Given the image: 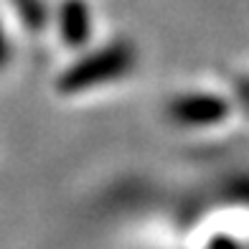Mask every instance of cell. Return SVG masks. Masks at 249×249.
Here are the masks:
<instances>
[{
  "label": "cell",
  "instance_id": "cell-1",
  "mask_svg": "<svg viewBox=\"0 0 249 249\" xmlns=\"http://www.w3.org/2000/svg\"><path fill=\"white\" fill-rule=\"evenodd\" d=\"M132 61H135V51L130 49V43H112L109 49L97 51L89 59L71 66L59 79V89L61 92H82V89H89L99 82H109V79L130 71Z\"/></svg>",
  "mask_w": 249,
  "mask_h": 249
},
{
  "label": "cell",
  "instance_id": "cell-2",
  "mask_svg": "<svg viewBox=\"0 0 249 249\" xmlns=\"http://www.w3.org/2000/svg\"><path fill=\"white\" fill-rule=\"evenodd\" d=\"M61 36L71 46H82L89 38V10L84 0H64L61 5Z\"/></svg>",
  "mask_w": 249,
  "mask_h": 249
},
{
  "label": "cell",
  "instance_id": "cell-3",
  "mask_svg": "<svg viewBox=\"0 0 249 249\" xmlns=\"http://www.w3.org/2000/svg\"><path fill=\"white\" fill-rule=\"evenodd\" d=\"M16 10L31 28H43V23H46L43 0H16Z\"/></svg>",
  "mask_w": 249,
  "mask_h": 249
},
{
  "label": "cell",
  "instance_id": "cell-4",
  "mask_svg": "<svg viewBox=\"0 0 249 249\" xmlns=\"http://www.w3.org/2000/svg\"><path fill=\"white\" fill-rule=\"evenodd\" d=\"M5 59V41H3V36H0V61Z\"/></svg>",
  "mask_w": 249,
  "mask_h": 249
}]
</instances>
